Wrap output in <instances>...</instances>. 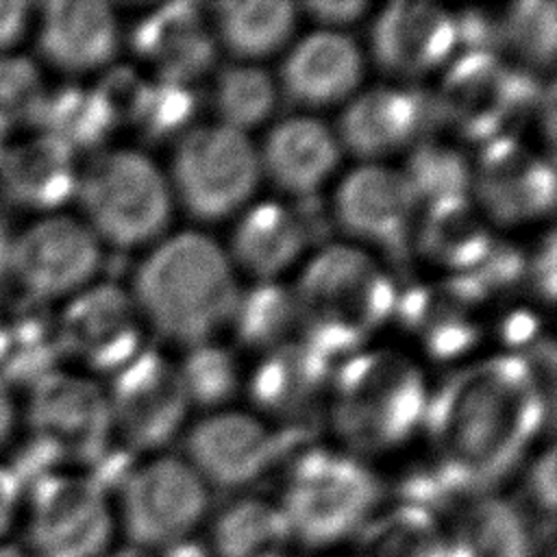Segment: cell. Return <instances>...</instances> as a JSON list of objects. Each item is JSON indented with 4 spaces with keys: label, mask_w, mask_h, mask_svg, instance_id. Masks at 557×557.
<instances>
[{
    "label": "cell",
    "mask_w": 557,
    "mask_h": 557,
    "mask_svg": "<svg viewBox=\"0 0 557 557\" xmlns=\"http://www.w3.org/2000/svg\"><path fill=\"white\" fill-rule=\"evenodd\" d=\"M409 181L418 202H435L455 196H468L472 165L453 146L435 139H422L413 146L407 170L403 172Z\"/></svg>",
    "instance_id": "cell-37"
},
{
    "label": "cell",
    "mask_w": 557,
    "mask_h": 557,
    "mask_svg": "<svg viewBox=\"0 0 557 557\" xmlns=\"http://www.w3.org/2000/svg\"><path fill=\"white\" fill-rule=\"evenodd\" d=\"M292 529L278 505L239 498L226 505L211 529L215 557H289Z\"/></svg>",
    "instance_id": "cell-30"
},
{
    "label": "cell",
    "mask_w": 557,
    "mask_h": 557,
    "mask_svg": "<svg viewBox=\"0 0 557 557\" xmlns=\"http://www.w3.org/2000/svg\"><path fill=\"white\" fill-rule=\"evenodd\" d=\"M11 246L13 237L9 235L7 226L0 224V289L11 278Z\"/></svg>",
    "instance_id": "cell-51"
},
{
    "label": "cell",
    "mask_w": 557,
    "mask_h": 557,
    "mask_svg": "<svg viewBox=\"0 0 557 557\" xmlns=\"http://www.w3.org/2000/svg\"><path fill=\"white\" fill-rule=\"evenodd\" d=\"M107 398L113 435L117 433L133 455L168 444L189 407L178 368L154 350H141L115 372Z\"/></svg>",
    "instance_id": "cell-12"
},
{
    "label": "cell",
    "mask_w": 557,
    "mask_h": 557,
    "mask_svg": "<svg viewBox=\"0 0 557 557\" xmlns=\"http://www.w3.org/2000/svg\"><path fill=\"white\" fill-rule=\"evenodd\" d=\"M503 46L516 50L529 65L544 67L555 59V4L524 0L500 15Z\"/></svg>",
    "instance_id": "cell-39"
},
{
    "label": "cell",
    "mask_w": 557,
    "mask_h": 557,
    "mask_svg": "<svg viewBox=\"0 0 557 557\" xmlns=\"http://www.w3.org/2000/svg\"><path fill=\"white\" fill-rule=\"evenodd\" d=\"M550 398L520 355H494L450 374L429 396L424 429L435 466L461 490L490 492L529 450Z\"/></svg>",
    "instance_id": "cell-1"
},
{
    "label": "cell",
    "mask_w": 557,
    "mask_h": 557,
    "mask_svg": "<svg viewBox=\"0 0 557 557\" xmlns=\"http://www.w3.org/2000/svg\"><path fill=\"white\" fill-rule=\"evenodd\" d=\"M307 244L294 209L272 200L250 207L233 231V257L259 281H274Z\"/></svg>",
    "instance_id": "cell-29"
},
{
    "label": "cell",
    "mask_w": 557,
    "mask_h": 557,
    "mask_svg": "<svg viewBox=\"0 0 557 557\" xmlns=\"http://www.w3.org/2000/svg\"><path fill=\"white\" fill-rule=\"evenodd\" d=\"M527 265L529 257L518 246L494 239L485 259L474 270L459 276H463L474 287V292L487 300L490 296L509 292L527 281Z\"/></svg>",
    "instance_id": "cell-42"
},
{
    "label": "cell",
    "mask_w": 557,
    "mask_h": 557,
    "mask_svg": "<svg viewBox=\"0 0 557 557\" xmlns=\"http://www.w3.org/2000/svg\"><path fill=\"white\" fill-rule=\"evenodd\" d=\"M28 9L26 2H0V54L11 50L26 33Z\"/></svg>",
    "instance_id": "cell-48"
},
{
    "label": "cell",
    "mask_w": 557,
    "mask_h": 557,
    "mask_svg": "<svg viewBox=\"0 0 557 557\" xmlns=\"http://www.w3.org/2000/svg\"><path fill=\"white\" fill-rule=\"evenodd\" d=\"M9 339H11V329H9V315L0 311V366L9 352Z\"/></svg>",
    "instance_id": "cell-52"
},
{
    "label": "cell",
    "mask_w": 557,
    "mask_h": 557,
    "mask_svg": "<svg viewBox=\"0 0 557 557\" xmlns=\"http://www.w3.org/2000/svg\"><path fill=\"white\" fill-rule=\"evenodd\" d=\"M483 298L463 276H448L429 285H413L396 296L394 313L437 359H453L470 350L481 337L479 305Z\"/></svg>",
    "instance_id": "cell-21"
},
{
    "label": "cell",
    "mask_w": 557,
    "mask_h": 557,
    "mask_svg": "<svg viewBox=\"0 0 557 557\" xmlns=\"http://www.w3.org/2000/svg\"><path fill=\"white\" fill-rule=\"evenodd\" d=\"M381 494L379 476L357 455L307 448L287 466L278 509L296 542L331 546L366 527Z\"/></svg>",
    "instance_id": "cell-5"
},
{
    "label": "cell",
    "mask_w": 557,
    "mask_h": 557,
    "mask_svg": "<svg viewBox=\"0 0 557 557\" xmlns=\"http://www.w3.org/2000/svg\"><path fill=\"white\" fill-rule=\"evenodd\" d=\"M187 400L198 407H220L239 387V368L228 348L205 342L191 346L178 368Z\"/></svg>",
    "instance_id": "cell-38"
},
{
    "label": "cell",
    "mask_w": 557,
    "mask_h": 557,
    "mask_svg": "<svg viewBox=\"0 0 557 557\" xmlns=\"http://www.w3.org/2000/svg\"><path fill=\"white\" fill-rule=\"evenodd\" d=\"M76 152L48 133L7 146L0 157V191L15 209H61L76 196Z\"/></svg>",
    "instance_id": "cell-25"
},
{
    "label": "cell",
    "mask_w": 557,
    "mask_h": 557,
    "mask_svg": "<svg viewBox=\"0 0 557 557\" xmlns=\"http://www.w3.org/2000/svg\"><path fill=\"white\" fill-rule=\"evenodd\" d=\"M292 292L302 339L329 357L361 350L398 296L381 263L352 246L322 248Z\"/></svg>",
    "instance_id": "cell-4"
},
{
    "label": "cell",
    "mask_w": 557,
    "mask_h": 557,
    "mask_svg": "<svg viewBox=\"0 0 557 557\" xmlns=\"http://www.w3.org/2000/svg\"><path fill=\"white\" fill-rule=\"evenodd\" d=\"M357 540V557H446L437 518L411 503L374 513Z\"/></svg>",
    "instance_id": "cell-33"
},
{
    "label": "cell",
    "mask_w": 557,
    "mask_h": 557,
    "mask_svg": "<svg viewBox=\"0 0 557 557\" xmlns=\"http://www.w3.org/2000/svg\"><path fill=\"white\" fill-rule=\"evenodd\" d=\"M231 322L242 344L268 352L298 329L294 292L276 281H259L239 294Z\"/></svg>",
    "instance_id": "cell-35"
},
{
    "label": "cell",
    "mask_w": 557,
    "mask_h": 557,
    "mask_svg": "<svg viewBox=\"0 0 557 557\" xmlns=\"http://www.w3.org/2000/svg\"><path fill=\"white\" fill-rule=\"evenodd\" d=\"M37 126L74 152L98 148L115 128L98 91L81 85H63L48 91Z\"/></svg>",
    "instance_id": "cell-34"
},
{
    "label": "cell",
    "mask_w": 557,
    "mask_h": 557,
    "mask_svg": "<svg viewBox=\"0 0 557 557\" xmlns=\"http://www.w3.org/2000/svg\"><path fill=\"white\" fill-rule=\"evenodd\" d=\"M333 381V357L307 339H289L263 352L250 376V396L276 420L298 424L313 416Z\"/></svg>",
    "instance_id": "cell-22"
},
{
    "label": "cell",
    "mask_w": 557,
    "mask_h": 557,
    "mask_svg": "<svg viewBox=\"0 0 557 557\" xmlns=\"http://www.w3.org/2000/svg\"><path fill=\"white\" fill-rule=\"evenodd\" d=\"M0 557H33L24 544H15V542H0Z\"/></svg>",
    "instance_id": "cell-53"
},
{
    "label": "cell",
    "mask_w": 557,
    "mask_h": 557,
    "mask_svg": "<svg viewBox=\"0 0 557 557\" xmlns=\"http://www.w3.org/2000/svg\"><path fill=\"white\" fill-rule=\"evenodd\" d=\"M446 557H535L520 509L490 492L463 494L437 516Z\"/></svg>",
    "instance_id": "cell-23"
},
{
    "label": "cell",
    "mask_w": 557,
    "mask_h": 557,
    "mask_svg": "<svg viewBox=\"0 0 557 557\" xmlns=\"http://www.w3.org/2000/svg\"><path fill=\"white\" fill-rule=\"evenodd\" d=\"M146 324L163 337L198 346L231 322L239 287L224 250L202 233L161 242L135 274V294Z\"/></svg>",
    "instance_id": "cell-2"
},
{
    "label": "cell",
    "mask_w": 557,
    "mask_h": 557,
    "mask_svg": "<svg viewBox=\"0 0 557 557\" xmlns=\"http://www.w3.org/2000/svg\"><path fill=\"white\" fill-rule=\"evenodd\" d=\"M435 124L440 115L431 94L379 85L350 100L339 117V139L355 157L376 161L429 139Z\"/></svg>",
    "instance_id": "cell-18"
},
{
    "label": "cell",
    "mask_w": 557,
    "mask_h": 557,
    "mask_svg": "<svg viewBox=\"0 0 557 557\" xmlns=\"http://www.w3.org/2000/svg\"><path fill=\"white\" fill-rule=\"evenodd\" d=\"M416 242L422 257L459 276L485 259L494 235L476 205L468 196H455L426 205Z\"/></svg>",
    "instance_id": "cell-28"
},
{
    "label": "cell",
    "mask_w": 557,
    "mask_h": 557,
    "mask_svg": "<svg viewBox=\"0 0 557 557\" xmlns=\"http://www.w3.org/2000/svg\"><path fill=\"white\" fill-rule=\"evenodd\" d=\"M289 435L248 413L220 411L191 426L185 440V461L205 485L237 490L255 483L276 466L289 448Z\"/></svg>",
    "instance_id": "cell-15"
},
{
    "label": "cell",
    "mask_w": 557,
    "mask_h": 557,
    "mask_svg": "<svg viewBox=\"0 0 557 557\" xmlns=\"http://www.w3.org/2000/svg\"><path fill=\"white\" fill-rule=\"evenodd\" d=\"M102 261L94 231L67 215H50L13 237L11 278L24 296L48 302L78 294Z\"/></svg>",
    "instance_id": "cell-13"
},
{
    "label": "cell",
    "mask_w": 557,
    "mask_h": 557,
    "mask_svg": "<svg viewBox=\"0 0 557 557\" xmlns=\"http://www.w3.org/2000/svg\"><path fill=\"white\" fill-rule=\"evenodd\" d=\"M207 505L205 481L178 457L133 468L120 483V520L133 546L170 550L189 542Z\"/></svg>",
    "instance_id": "cell-10"
},
{
    "label": "cell",
    "mask_w": 557,
    "mask_h": 557,
    "mask_svg": "<svg viewBox=\"0 0 557 557\" xmlns=\"http://www.w3.org/2000/svg\"><path fill=\"white\" fill-rule=\"evenodd\" d=\"M337 137L315 117L294 115L265 137L259 168L283 191L313 196L339 163Z\"/></svg>",
    "instance_id": "cell-27"
},
{
    "label": "cell",
    "mask_w": 557,
    "mask_h": 557,
    "mask_svg": "<svg viewBox=\"0 0 557 557\" xmlns=\"http://www.w3.org/2000/svg\"><path fill=\"white\" fill-rule=\"evenodd\" d=\"M302 9L324 26H342L350 24L368 11V2L361 0H320V2H305Z\"/></svg>",
    "instance_id": "cell-46"
},
{
    "label": "cell",
    "mask_w": 557,
    "mask_h": 557,
    "mask_svg": "<svg viewBox=\"0 0 557 557\" xmlns=\"http://www.w3.org/2000/svg\"><path fill=\"white\" fill-rule=\"evenodd\" d=\"M259 170V157L244 133L224 124L196 126L178 137L172 185L194 218L213 222L246 205Z\"/></svg>",
    "instance_id": "cell-8"
},
{
    "label": "cell",
    "mask_w": 557,
    "mask_h": 557,
    "mask_svg": "<svg viewBox=\"0 0 557 557\" xmlns=\"http://www.w3.org/2000/svg\"><path fill=\"white\" fill-rule=\"evenodd\" d=\"M133 50L157 81L189 85L215 63L218 41L198 4L170 2L144 15L131 35Z\"/></svg>",
    "instance_id": "cell-20"
},
{
    "label": "cell",
    "mask_w": 557,
    "mask_h": 557,
    "mask_svg": "<svg viewBox=\"0 0 557 557\" xmlns=\"http://www.w3.org/2000/svg\"><path fill=\"white\" fill-rule=\"evenodd\" d=\"M537 81L522 67L507 65L498 54H459L437 89L440 122L470 141L487 144L509 135V128L535 111Z\"/></svg>",
    "instance_id": "cell-7"
},
{
    "label": "cell",
    "mask_w": 557,
    "mask_h": 557,
    "mask_svg": "<svg viewBox=\"0 0 557 557\" xmlns=\"http://www.w3.org/2000/svg\"><path fill=\"white\" fill-rule=\"evenodd\" d=\"M4 139H7V133H2V131H0V157H2V152H4V148H7V146H9V144H7V141H4Z\"/></svg>",
    "instance_id": "cell-54"
},
{
    "label": "cell",
    "mask_w": 557,
    "mask_h": 557,
    "mask_svg": "<svg viewBox=\"0 0 557 557\" xmlns=\"http://www.w3.org/2000/svg\"><path fill=\"white\" fill-rule=\"evenodd\" d=\"M13 424H15V407H13L11 387L4 379H0V446L7 444V440L11 437Z\"/></svg>",
    "instance_id": "cell-50"
},
{
    "label": "cell",
    "mask_w": 557,
    "mask_h": 557,
    "mask_svg": "<svg viewBox=\"0 0 557 557\" xmlns=\"http://www.w3.org/2000/svg\"><path fill=\"white\" fill-rule=\"evenodd\" d=\"M524 503L527 507L520 509L527 524L533 531V524H542L553 531L555 522V453L553 448H546L527 470L524 479Z\"/></svg>",
    "instance_id": "cell-43"
},
{
    "label": "cell",
    "mask_w": 557,
    "mask_h": 557,
    "mask_svg": "<svg viewBox=\"0 0 557 557\" xmlns=\"http://www.w3.org/2000/svg\"><path fill=\"white\" fill-rule=\"evenodd\" d=\"M329 394L333 431L357 455L405 444L422 429L431 396L418 363L392 348L352 352L333 372Z\"/></svg>",
    "instance_id": "cell-3"
},
{
    "label": "cell",
    "mask_w": 557,
    "mask_h": 557,
    "mask_svg": "<svg viewBox=\"0 0 557 557\" xmlns=\"http://www.w3.org/2000/svg\"><path fill=\"white\" fill-rule=\"evenodd\" d=\"M213 107L220 124L244 133L270 117L276 104L272 76L250 63H233L218 72L213 83Z\"/></svg>",
    "instance_id": "cell-36"
},
{
    "label": "cell",
    "mask_w": 557,
    "mask_h": 557,
    "mask_svg": "<svg viewBox=\"0 0 557 557\" xmlns=\"http://www.w3.org/2000/svg\"><path fill=\"white\" fill-rule=\"evenodd\" d=\"M333 213L352 237L407 259L418 198L403 172L379 163L352 170L337 187Z\"/></svg>",
    "instance_id": "cell-17"
},
{
    "label": "cell",
    "mask_w": 557,
    "mask_h": 557,
    "mask_svg": "<svg viewBox=\"0 0 557 557\" xmlns=\"http://www.w3.org/2000/svg\"><path fill=\"white\" fill-rule=\"evenodd\" d=\"M117 44V20L107 2L54 0L41 7L39 50L57 70L81 74L104 67Z\"/></svg>",
    "instance_id": "cell-24"
},
{
    "label": "cell",
    "mask_w": 557,
    "mask_h": 557,
    "mask_svg": "<svg viewBox=\"0 0 557 557\" xmlns=\"http://www.w3.org/2000/svg\"><path fill=\"white\" fill-rule=\"evenodd\" d=\"M28 422L33 437L59 461L91 466L113 442L107 394L89 379L52 370L30 385Z\"/></svg>",
    "instance_id": "cell-11"
},
{
    "label": "cell",
    "mask_w": 557,
    "mask_h": 557,
    "mask_svg": "<svg viewBox=\"0 0 557 557\" xmlns=\"http://www.w3.org/2000/svg\"><path fill=\"white\" fill-rule=\"evenodd\" d=\"M146 320L133 294L115 283L81 289L59 313L65 355L91 370L120 372L144 350Z\"/></svg>",
    "instance_id": "cell-14"
},
{
    "label": "cell",
    "mask_w": 557,
    "mask_h": 557,
    "mask_svg": "<svg viewBox=\"0 0 557 557\" xmlns=\"http://www.w3.org/2000/svg\"><path fill=\"white\" fill-rule=\"evenodd\" d=\"M213 13L222 46L248 61L283 48L296 24V7L285 0H228L213 4Z\"/></svg>",
    "instance_id": "cell-31"
},
{
    "label": "cell",
    "mask_w": 557,
    "mask_h": 557,
    "mask_svg": "<svg viewBox=\"0 0 557 557\" xmlns=\"http://www.w3.org/2000/svg\"><path fill=\"white\" fill-rule=\"evenodd\" d=\"M46 85L39 67L28 57H0V131L39 122L46 100Z\"/></svg>",
    "instance_id": "cell-40"
},
{
    "label": "cell",
    "mask_w": 557,
    "mask_h": 557,
    "mask_svg": "<svg viewBox=\"0 0 557 557\" xmlns=\"http://www.w3.org/2000/svg\"><path fill=\"white\" fill-rule=\"evenodd\" d=\"M457 22V44H461L463 52H487L498 54L503 46L500 17L490 15L481 9H468L461 15H455Z\"/></svg>",
    "instance_id": "cell-44"
},
{
    "label": "cell",
    "mask_w": 557,
    "mask_h": 557,
    "mask_svg": "<svg viewBox=\"0 0 557 557\" xmlns=\"http://www.w3.org/2000/svg\"><path fill=\"white\" fill-rule=\"evenodd\" d=\"M457 46L455 15L433 2H389L372 26L374 61L398 78H420L437 70Z\"/></svg>",
    "instance_id": "cell-19"
},
{
    "label": "cell",
    "mask_w": 557,
    "mask_h": 557,
    "mask_svg": "<svg viewBox=\"0 0 557 557\" xmlns=\"http://www.w3.org/2000/svg\"><path fill=\"white\" fill-rule=\"evenodd\" d=\"M198 111V96L189 85L154 81L148 83L144 102L133 126L148 141H163L185 135Z\"/></svg>",
    "instance_id": "cell-41"
},
{
    "label": "cell",
    "mask_w": 557,
    "mask_h": 557,
    "mask_svg": "<svg viewBox=\"0 0 557 557\" xmlns=\"http://www.w3.org/2000/svg\"><path fill=\"white\" fill-rule=\"evenodd\" d=\"M76 198L94 235L117 248L150 244L170 224V185L137 150L96 152L78 170Z\"/></svg>",
    "instance_id": "cell-6"
},
{
    "label": "cell",
    "mask_w": 557,
    "mask_h": 557,
    "mask_svg": "<svg viewBox=\"0 0 557 557\" xmlns=\"http://www.w3.org/2000/svg\"><path fill=\"white\" fill-rule=\"evenodd\" d=\"M470 187L485 220L516 226L550 213L555 205L553 168L513 135L481 146Z\"/></svg>",
    "instance_id": "cell-16"
},
{
    "label": "cell",
    "mask_w": 557,
    "mask_h": 557,
    "mask_svg": "<svg viewBox=\"0 0 557 557\" xmlns=\"http://www.w3.org/2000/svg\"><path fill=\"white\" fill-rule=\"evenodd\" d=\"M361 74L359 46L337 30H318L289 50L281 83L292 102L315 109L346 100L357 89Z\"/></svg>",
    "instance_id": "cell-26"
},
{
    "label": "cell",
    "mask_w": 557,
    "mask_h": 557,
    "mask_svg": "<svg viewBox=\"0 0 557 557\" xmlns=\"http://www.w3.org/2000/svg\"><path fill=\"white\" fill-rule=\"evenodd\" d=\"M527 278L533 283L542 300L550 302L555 296V235L548 231L540 242L535 255L529 257Z\"/></svg>",
    "instance_id": "cell-45"
},
{
    "label": "cell",
    "mask_w": 557,
    "mask_h": 557,
    "mask_svg": "<svg viewBox=\"0 0 557 557\" xmlns=\"http://www.w3.org/2000/svg\"><path fill=\"white\" fill-rule=\"evenodd\" d=\"M26 550L33 557H104L113 535L107 492L87 472L54 470L26 492Z\"/></svg>",
    "instance_id": "cell-9"
},
{
    "label": "cell",
    "mask_w": 557,
    "mask_h": 557,
    "mask_svg": "<svg viewBox=\"0 0 557 557\" xmlns=\"http://www.w3.org/2000/svg\"><path fill=\"white\" fill-rule=\"evenodd\" d=\"M22 500H24L22 485L17 483L13 472L0 463V542L11 531Z\"/></svg>",
    "instance_id": "cell-47"
},
{
    "label": "cell",
    "mask_w": 557,
    "mask_h": 557,
    "mask_svg": "<svg viewBox=\"0 0 557 557\" xmlns=\"http://www.w3.org/2000/svg\"><path fill=\"white\" fill-rule=\"evenodd\" d=\"M9 352L0 366V379L7 383L33 385L48 372L57 370L65 355L59 315L48 311L46 302L24 296L9 315Z\"/></svg>",
    "instance_id": "cell-32"
},
{
    "label": "cell",
    "mask_w": 557,
    "mask_h": 557,
    "mask_svg": "<svg viewBox=\"0 0 557 557\" xmlns=\"http://www.w3.org/2000/svg\"><path fill=\"white\" fill-rule=\"evenodd\" d=\"M104 557H207L198 546H194L191 542H185L181 546H174L170 550H150V548H141V546H124L120 550L107 553Z\"/></svg>",
    "instance_id": "cell-49"
}]
</instances>
